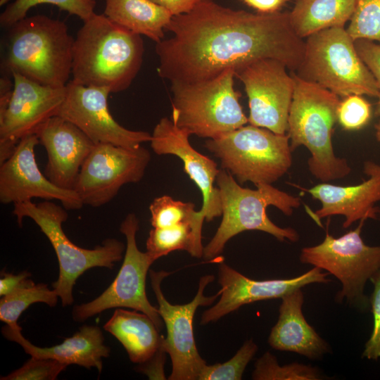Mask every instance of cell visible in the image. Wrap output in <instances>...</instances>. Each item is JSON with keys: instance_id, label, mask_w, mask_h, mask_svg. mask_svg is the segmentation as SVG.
<instances>
[{"instance_id": "17", "label": "cell", "mask_w": 380, "mask_h": 380, "mask_svg": "<svg viewBox=\"0 0 380 380\" xmlns=\"http://www.w3.org/2000/svg\"><path fill=\"white\" fill-rule=\"evenodd\" d=\"M39 144L35 134L24 137L0 164L1 203L15 204L39 198L59 201L67 210L82 208L84 204L75 190L57 186L40 171L34 154Z\"/></svg>"}, {"instance_id": "1", "label": "cell", "mask_w": 380, "mask_h": 380, "mask_svg": "<svg viewBox=\"0 0 380 380\" xmlns=\"http://www.w3.org/2000/svg\"><path fill=\"white\" fill-rule=\"evenodd\" d=\"M165 30L173 36L158 42L156 52L159 75L171 82L208 80L266 58L296 71L303 57L305 41L295 32L290 12L252 13L207 0L172 16Z\"/></svg>"}, {"instance_id": "30", "label": "cell", "mask_w": 380, "mask_h": 380, "mask_svg": "<svg viewBox=\"0 0 380 380\" xmlns=\"http://www.w3.org/2000/svg\"><path fill=\"white\" fill-rule=\"evenodd\" d=\"M252 379L255 380H319V369L297 362L280 366L270 352L264 353L255 363Z\"/></svg>"}, {"instance_id": "25", "label": "cell", "mask_w": 380, "mask_h": 380, "mask_svg": "<svg viewBox=\"0 0 380 380\" xmlns=\"http://www.w3.org/2000/svg\"><path fill=\"white\" fill-rule=\"evenodd\" d=\"M103 14L129 31L144 35L156 43L164 37V30L172 15L151 0H105Z\"/></svg>"}, {"instance_id": "15", "label": "cell", "mask_w": 380, "mask_h": 380, "mask_svg": "<svg viewBox=\"0 0 380 380\" xmlns=\"http://www.w3.org/2000/svg\"><path fill=\"white\" fill-rule=\"evenodd\" d=\"M13 89L5 109L0 111V164L13 153L24 137L57 115L66 96V86L51 87L19 73L11 75Z\"/></svg>"}, {"instance_id": "24", "label": "cell", "mask_w": 380, "mask_h": 380, "mask_svg": "<svg viewBox=\"0 0 380 380\" xmlns=\"http://www.w3.org/2000/svg\"><path fill=\"white\" fill-rule=\"evenodd\" d=\"M103 329L120 341L134 363L144 365L166 353L165 337L151 318L142 312L116 308Z\"/></svg>"}, {"instance_id": "2", "label": "cell", "mask_w": 380, "mask_h": 380, "mask_svg": "<svg viewBox=\"0 0 380 380\" xmlns=\"http://www.w3.org/2000/svg\"><path fill=\"white\" fill-rule=\"evenodd\" d=\"M144 51L139 34L113 23L103 13H94L84 22L75 39L72 81L110 93L122 91L138 73Z\"/></svg>"}, {"instance_id": "40", "label": "cell", "mask_w": 380, "mask_h": 380, "mask_svg": "<svg viewBox=\"0 0 380 380\" xmlns=\"http://www.w3.org/2000/svg\"><path fill=\"white\" fill-rule=\"evenodd\" d=\"M261 13H272L279 10L289 0H241Z\"/></svg>"}, {"instance_id": "19", "label": "cell", "mask_w": 380, "mask_h": 380, "mask_svg": "<svg viewBox=\"0 0 380 380\" xmlns=\"http://www.w3.org/2000/svg\"><path fill=\"white\" fill-rule=\"evenodd\" d=\"M328 272L314 267L305 273L290 279L254 280L227 265L219 262L218 281L221 294L219 300L201 316V324L220 319L243 305L255 301L281 298L289 293L313 283H328Z\"/></svg>"}, {"instance_id": "26", "label": "cell", "mask_w": 380, "mask_h": 380, "mask_svg": "<svg viewBox=\"0 0 380 380\" xmlns=\"http://www.w3.org/2000/svg\"><path fill=\"white\" fill-rule=\"evenodd\" d=\"M355 4L356 0H296L290 12L291 24L303 39L325 29L344 27Z\"/></svg>"}, {"instance_id": "5", "label": "cell", "mask_w": 380, "mask_h": 380, "mask_svg": "<svg viewBox=\"0 0 380 380\" xmlns=\"http://www.w3.org/2000/svg\"><path fill=\"white\" fill-rule=\"evenodd\" d=\"M216 183L220 193L222 221L216 233L204 247L203 257L208 262L223 261L220 255L227 242L244 231L258 230L268 233L280 241L296 242L298 232L272 222L266 209L273 205L284 215H291L300 205V198L279 190L270 184L255 185V189L242 187L233 175L220 169Z\"/></svg>"}, {"instance_id": "4", "label": "cell", "mask_w": 380, "mask_h": 380, "mask_svg": "<svg viewBox=\"0 0 380 380\" xmlns=\"http://www.w3.org/2000/svg\"><path fill=\"white\" fill-rule=\"evenodd\" d=\"M294 90L288 118L292 152L300 146L310 153V173L322 182L344 178L351 169L334 151L332 134L337 122L338 96L317 84L304 80L293 71Z\"/></svg>"}, {"instance_id": "31", "label": "cell", "mask_w": 380, "mask_h": 380, "mask_svg": "<svg viewBox=\"0 0 380 380\" xmlns=\"http://www.w3.org/2000/svg\"><path fill=\"white\" fill-rule=\"evenodd\" d=\"M151 223L155 228H166L180 224L191 223L193 225L197 240L202 243L195 228V205L191 202L176 201L171 196L164 195L156 198L149 206Z\"/></svg>"}, {"instance_id": "13", "label": "cell", "mask_w": 380, "mask_h": 380, "mask_svg": "<svg viewBox=\"0 0 380 380\" xmlns=\"http://www.w3.org/2000/svg\"><path fill=\"white\" fill-rule=\"evenodd\" d=\"M150 161V151L141 146L127 148L95 144L81 167L74 190L84 205L101 207L125 184L139 182Z\"/></svg>"}, {"instance_id": "41", "label": "cell", "mask_w": 380, "mask_h": 380, "mask_svg": "<svg viewBox=\"0 0 380 380\" xmlns=\"http://www.w3.org/2000/svg\"><path fill=\"white\" fill-rule=\"evenodd\" d=\"M375 129L376 139L379 142H380V118L379 122L375 125Z\"/></svg>"}, {"instance_id": "34", "label": "cell", "mask_w": 380, "mask_h": 380, "mask_svg": "<svg viewBox=\"0 0 380 380\" xmlns=\"http://www.w3.org/2000/svg\"><path fill=\"white\" fill-rule=\"evenodd\" d=\"M371 118L372 106L361 95H349L340 101L337 121L344 129H360L367 125Z\"/></svg>"}, {"instance_id": "32", "label": "cell", "mask_w": 380, "mask_h": 380, "mask_svg": "<svg viewBox=\"0 0 380 380\" xmlns=\"http://www.w3.org/2000/svg\"><path fill=\"white\" fill-rule=\"evenodd\" d=\"M346 30L354 41L362 39L380 44V0H356Z\"/></svg>"}, {"instance_id": "35", "label": "cell", "mask_w": 380, "mask_h": 380, "mask_svg": "<svg viewBox=\"0 0 380 380\" xmlns=\"http://www.w3.org/2000/svg\"><path fill=\"white\" fill-rule=\"evenodd\" d=\"M68 365L51 358L31 356L21 367L1 380H54Z\"/></svg>"}, {"instance_id": "28", "label": "cell", "mask_w": 380, "mask_h": 380, "mask_svg": "<svg viewBox=\"0 0 380 380\" xmlns=\"http://www.w3.org/2000/svg\"><path fill=\"white\" fill-rule=\"evenodd\" d=\"M58 296L45 284H37L20 288L1 296L0 300V319L11 328H21L18 320L23 312L30 305L44 303L51 307L57 304Z\"/></svg>"}, {"instance_id": "37", "label": "cell", "mask_w": 380, "mask_h": 380, "mask_svg": "<svg viewBox=\"0 0 380 380\" xmlns=\"http://www.w3.org/2000/svg\"><path fill=\"white\" fill-rule=\"evenodd\" d=\"M357 53L374 75L379 87L374 114L380 117V44L367 39L355 40Z\"/></svg>"}, {"instance_id": "3", "label": "cell", "mask_w": 380, "mask_h": 380, "mask_svg": "<svg viewBox=\"0 0 380 380\" xmlns=\"http://www.w3.org/2000/svg\"><path fill=\"white\" fill-rule=\"evenodd\" d=\"M1 66L39 84L64 87L72 75L75 39L63 21L45 15L25 17L8 27Z\"/></svg>"}, {"instance_id": "22", "label": "cell", "mask_w": 380, "mask_h": 380, "mask_svg": "<svg viewBox=\"0 0 380 380\" xmlns=\"http://www.w3.org/2000/svg\"><path fill=\"white\" fill-rule=\"evenodd\" d=\"M21 328H2V334L8 340L16 342L32 357L51 358L66 365H77L87 369L95 367L101 372L102 358L110 355V348L104 344L101 329L95 325H83L63 343L48 348L33 345L21 334Z\"/></svg>"}, {"instance_id": "21", "label": "cell", "mask_w": 380, "mask_h": 380, "mask_svg": "<svg viewBox=\"0 0 380 380\" xmlns=\"http://www.w3.org/2000/svg\"><path fill=\"white\" fill-rule=\"evenodd\" d=\"M35 134L47 153L46 177L60 188L74 190L81 167L95 144L58 115L42 125Z\"/></svg>"}, {"instance_id": "33", "label": "cell", "mask_w": 380, "mask_h": 380, "mask_svg": "<svg viewBox=\"0 0 380 380\" xmlns=\"http://www.w3.org/2000/svg\"><path fill=\"white\" fill-rule=\"evenodd\" d=\"M258 350L253 339L247 340L236 354L223 363L206 365L198 380H240L244 370Z\"/></svg>"}, {"instance_id": "11", "label": "cell", "mask_w": 380, "mask_h": 380, "mask_svg": "<svg viewBox=\"0 0 380 380\" xmlns=\"http://www.w3.org/2000/svg\"><path fill=\"white\" fill-rule=\"evenodd\" d=\"M139 228L136 215L129 213L120 226L127 241L121 267L111 284L99 297L74 306L72 314L75 322H84L108 309L127 308L146 314L159 330L162 329L163 321L158 308L148 301L146 292L147 273L158 258L148 251L139 250L136 241Z\"/></svg>"}, {"instance_id": "8", "label": "cell", "mask_w": 380, "mask_h": 380, "mask_svg": "<svg viewBox=\"0 0 380 380\" xmlns=\"http://www.w3.org/2000/svg\"><path fill=\"white\" fill-rule=\"evenodd\" d=\"M234 72L227 70L210 80L172 82L170 119L191 135L213 139L248 122L234 88Z\"/></svg>"}, {"instance_id": "39", "label": "cell", "mask_w": 380, "mask_h": 380, "mask_svg": "<svg viewBox=\"0 0 380 380\" xmlns=\"http://www.w3.org/2000/svg\"><path fill=\"white\" fill-rule=\"evenodd\" d=\"M167 9L173 16L192 11L198 4L207 0H151Z\"/></svg>"}, {"instance_id": "14", "label": "cell", "mask_w": 380, "mask_h": 380, "mask_svg": "<svg viewBox=\"0 0 380 380\" xmlns=\"http://www.w3.org/2000/svg\"><path fill=\"white\" fill-rule=\"evenodd\" d=\"M286 65L275 59L255 61L234 72L248 98V122L274 133L286 134L294 80Z\"/></svg>"}, {"instance_id": "36", "label": "cell", "mask_w": 380, "mask_h": 380, "mask_svg": "<svg viewBox=\"0 0 380 380\" xmlns=\"http://www.w3.org/2000/svg\"><path fill=\"white\" fill-rule=\"evenodd\" d=\"M369 280L374 284V291L369 300L374 324L371 336L365 343L362 357L367 360H377L380 358V270Z\"/></svg>"}, {"instance_id": "12", "label": "cell", "mask_w": 380, "mask_h": 380, "mask_svg": "<svg viewBox=\"0 0 380 380\" xmlns=\"http://www.w3.org/2000/svg\"><path fill=\"white\" fill-rule=\"evenodd\" d=\"M149 273L158 303V310L167 329L165 349L172 362V372L168 379L198 380L207 364L201 357L196 345L193 320L198 307L211 305L220 296V290L211 296L203 294L205 289L215 277L210 274L203 276L193 300L186 304L174 305L165 298L161 289L163 279L171 272L151 270Z\"/></svg>"}, {"instance_id": "38", "label": "cell", "mask_w": 380, "mask_h": 380, "mask_svg": "<svg viewBox=\"0 0 380 380\" xmlns=\"http://www.w3.org/2000/svg\"><path fill=\"white\" fill-rule=\"evenodd\" d=\"M1 297L9 294L16 289L31 286L35 284L32 280L29 279L31 274L27 271H23L18 274L1 272Z\"/></svg>"}, {"instance_id": "18", "label": "cell", "mask_w": 380, "mask_h": 380, "mask_svg": "<svg viewBox=\"0 0 380 380\" xmlns=\"http://www.w3.org/2000/svg\"><path fill=\"white\" fill-rule=\"evenodd\" d=\"M190 134L178 127L167 118H163L153 129L151 147L158 155H173L183 163L184 170L197 185L203 197L200 210L195 214L196 232L202 234L203 221L222 215L220 193L214 186L220 169L211 158L198 152L189 142Z\"/></svg>"}, {"instance_id": "6", "label": "cell", "mask_w": 380, "mask_h": 380, "mask_svg": "<svg viewBox=\"0 0 380 380\" xmlns=\"http://www.w3.org/2000/svg\"><path fill=\"white\" fill-rule=\"evenodd\" d=\"M305 41L303 57L295 74L344 98L377 97V82L359 56L355 41L344 27L325 29Z\"/></svg>"}, {"instance_id": "23", "label": "cell", "mask_w": 380, "mask_h": 380, "mask_svg": "<svg viewBox=\"0 0 380 380\" xmlns=\"http://www.w3.org/2000/svg\"><path fill=\"white\" fill-rule=\"evenodd\" d=\"M304 294L301 289L281 298L279 318L272 327L268 343L274 349L289 351L318 360L330 351L328 343L308 323L302 308Z\"/></svg>"}, {"instance_id": "29", "label": "cell", "mask_w": 380, "mask_h": 380, "mask_svg": "<svg viewBox=\"0 0 380 380\" xmlns=\"http://www.w3.org/2000/svg\"><path fill=\"white\" fill-rule=\"evenodd\" d=\"M52 4L71 15L79 17L83 22L95 13L96 0H15L1 13L0 24L9 27L26 17L27 11L39 4Z\"/></svg>"}, {"instance_id": "10", "label": "cell", "mask_w": 380, "mask_h": 380, "mask_svg": "<svg viewBox=\"0 0 380 380\" xmlns=\"http://www.w3.org/2000/svg\"><path fill=\"white\" fill-rule=\"evenodd\" d=\"M365 222L360 220L355 229L338 238L327 231L321 243L302 248L300 255L302 263L325 270L340 281L342 288L336 294V300L346 298L360 310L369 307L365 286L380 270V246H368L361 236Z\"/></svg>"}, {"instance_id": "9", "label": "cell", "mask_w": 380, "mask_h": 380, "mask_svg": "<svg viewBox=\"0 0 380 380\" xmlns=\"http://www.w3.org/2000/svg\"><path fill=\"white\" fill-rule=\"evenodd\" d=\"M205 147L220 160L222 169L241 184H272L292 165L289 135L252 125L208 139Z\"/></svg>"}, {"instance_id": "7", "label": "cell", "mask_w": 380, "mask_h": 380, "mask_svg": "<svg viewBox=\"0 0 380 380\" xmlns=\"http://www.w3.org/2000/svg\"><path fill=\"white\" fill-rule=\"evenodd\" d=\"M13 214L20 227L27 217L40 228L51 243L59 264L58 279L52 284L63 306L72 304V289L80 276L96 267L113 269L123 257L125 244L108 238L101 245L87 249L74 244L65 234L62 224L68 219L66 208L51 201L39 203L27 201L13 204Z\"/></svg>"}, {"instance_id": "16", "label": "cell", "mask_w": 380, "mask_h": 380, "mask_svg": "<svg viewBox=\"0 0 380 380\" xmlns=\"http://www.w3.org/2000/svg\"><path fill=\"white\" fill-rule=\"evenodd\" d=\"M110 91L86 87L72 80L66 84V96L57 115L74 124L94 144H111L137 148L151 141V134L128 129L120 125L108 107Z\"/></svg>"}, {"instance_id": "20", "label": "cell", "mask_w": 380, "mask_h": 380, "mask_svg": "<svg viewBox=\"0 0 380 380\" xmlns=\"http://www.w3.org/2000/svg\"><path fill=\"white\" fill-rule=\"evenodd\" d=\"M364 172L368 179L353 186H336L322 182L309 189L296 185L304 192L319 200L322 207L309 214L318 224L320 220L333 215H343V228H348L358 220H376L380 209L376 206L380 201V165L365 161Z\"/></svg>"}, {"instance_id": "27", "label": "cell", "mask_w": 380, "mask_h": 380, "mask_svg": "<svg viewBox=\"0 0 380 380\" xmlns=\"http://www.w3.org/2000/svg\"><path fill=\"white\" fill-rule=\"evenodd\" d=\"M202 243L194 234L191 223H182L166 228L153 227L146 240V251L158 259L175 251H186L191 256L201 258L203 255Z\"/></svg>"}]
</instances>
